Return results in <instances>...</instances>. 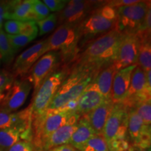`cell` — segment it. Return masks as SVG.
<instances>
[{
  "mask_svg": "<svg viewBox=\"0 0 151 151\" xmlns=\"http://www.w3.org/2000/svg\"><path fill=\"white\" fill-rule=\"evenodd\" d=\"M122 33L116 29L92 41L81 52L73 69H82L98 73L116 59Z\"/></svg>",
  "mask_w": 151,
  "mask_h": 151,
  "instance_id": "obj_1",
  "label": "cell"
},
{
  "mask_svg": "<svg viewBox=\"0 0 151 151\" xmlns=\"http://www.w3.org/2000/svg\"><path fill=\"white\" fill-rule=\"evenodd\" d=\"M128 109L122 103L114 104L104 129L103 136L109 151H128Z\"/></svg>",
  "mask_w": 151,
  "mask_h": 151,
  "instance_id": "obj_2",
  "label": "cell"
},
{
  "mask_svg": "<svg viewBox=\"0 0 151 151\" xmlns=\"http://www.w3.org/2000/svg\"><path fill=\"white\" fill-rule=\"evenodd\" d=\"M97 73L86 69H73L70 75L62 82L47 109H58L70 101L78 99L86 87L95 79Z\"/></svg>",
  "mask_w": 151,
  "mask_h": 151,
  "instance_id": "obj_3",
  "label": "cell"
},
{
  "mask_svg": "<svg viewBox=\"0 0 151 151\" xmlns=\"http://www.w3.org/2000/svg\"><path fill=\"white\" fill-rule=\"evenodd\" d=\"M78 26L71 24H60L53 34L46 39L43 55L50 51H58L63 60L74 58L81 40Z\"/></svg>",
  "mask_w": 151,
  "mask_h": 151,
  "instance_id": "obj_4",
  "label": "cell"
},
{
  "mask_svg": "<svg viewBox=\"0 0 151 151\" xmlns=\"http://www.w3.org/2000/svg\"><path fill=\"white\" fill-rule=\"evenodd\" d=\"M69 71L66 69H62L53 72L45 79L34 95L32 102L29 106L32 117L39 116L46 111L62 82L69 75Z\"/></svg>",
  "mask_w": 151,
  "mask_h": 151,
  "instance_id": "obj_5",
  "label": "cell"
},
{
  "mask_svg": "<svg viewBox=\"0 0 151 151\" xmlns=\"http://www.w3.org/2000/svg\"><path fill=\"white\" fill-rule=\"evenodd\" d=\"M150 8V1H139L134 4L116 9V29L120 33H134L141 26Z\"/></svg>",
  "mask_w": 151,
  "mask_h": 151,
  "instance_id": "obj_6",
  "label": "cell"
},
{
  "mask_svg": "<svg viewBox=\"0 0 151 151\" xmlns=\"http://www.w3.org/2000/svg\"><path fill=\"white\" fill-rule=\"evenodd\" d=\"M106 1L71 0L58 15L60 24H71L78 25L96 9L105 5Z\"/></svg>",
  "mask_w": 151,
  "mask_h": 151,
  "instance_id": "obj_7",
  "label": "cell"
},
{
  "mask_svg": "<svg viewBox=\"0 0 151 151\" xmlns=\"http://www.w3.org/2000/svg\"><path fill=\"white\" fill-rule=\"evenodd\" d=\"M32 89L28 80H14L6 91L0 94V110L14 112L21 107Z\"/></svg>",
  "mask_w": 151,
  "mask_h": 151,
  "instance_id": "obj_8",
  "label": "cell"
},
{
  "mask_svg": "<svg viewBox=\"0 0 151 151\" xmlns=\"http://www.w3.org/2000/svg\"><path fill=\"white\" fill-rule=\"evenodd\" d=\"M139 40L135 33H122L113 65L116 70L137 65Z\"/></svg>",
  "mask_w": 151,
  "mask_h": 151,
  "instance_id": "obj_9",
  "label": "cell"
},
{
  "mask_svg": "<svg viewBox=\"0 0 151 151\" xmlns=\"http://www.w3.org/2000/svg\"><path fill=\"white\" fill-rule=\"evenodd\" d=\"M61 60L59 52L50 51L43 55L32 66L28 81L33 85L34 95L45 79L53 73Z\"/></svg>",
  "mask_w": 151,
  "mask_h": 151,
  "instance_id": "obj_10",
  "label": "cell"
},
{
  "mask_svg": "<svg viewBox=\"0 0 151 151\" xmlns=\"http://www.w3.org/2000/svg\"><path fill=\"white\" fill-rule=\"evenodd\" d=\"M128 136L131 146L139 148H150L151 127L143 123L134 109H128Z\"/></svg>",
  "mask_w": 151,
  "mask_h": 151,
  "instance_id": "obj_11",
  "label": "cell"
},
{
  "mask_svg": "<svg viewBox=\"0 0 151 151\" xmlns=\"http://www.w3.org/2000/svg\"><path fill=\"white\" fill-rule=\"evenodd\" d=\"M116 20L106 19L94 10L89 16L78 24V31L81 39L85 37H95L104 35L113 29H116Z\"/></svg>",
  "mask_w": 151,
  "mask_h": 151,
  "instance_id": "obj_12",
  "label": "cell"
},
{
  "mask_svg": "<svg viewBox=\"0 0 151 151\" xmlns=\"http://www.w3.org/2000/svg\"><path fill=\"white\" fill-rule=\"evenodd\" d=\"M46 39L35 43L32 46L27 48L16 58L13 66V75L15 78L18 76L26 74L32 66L43 55Z\"/></svg>",
  "mask_w": 151,
  "mask_h": 151,
  "instance_id": "obj_13",
  "label": "cell"
},
{
  "mask_svg": "<svg viewBox=\"0 0 151 151\" xmlns=\"http://www.w3.org/2000/svg\"><path fill=\"white\" fill-rule=\"evenodd\" d=\"M80 117L78 113H74L67 123L49 136L43 143L41 151H48L55 147L68 144L71 136L76 129Z\"/></svg>",
  "mask_w": 151,
  "mask_h": 151,
  "instance_id": "obj_14",
  "label": "cell"
},
{
  "mask_svg": "<svg viewBox=\"0 0 151 151\" xmlns=\"http://www.w3.org/2000/svg\"><path fill=\"white\" fill-rule=\"evenodd\" d=\"M95 81L93 80L86 87L78 99L76 113L86 115L95 109L104 101Z\"/></svg>",
  "mask_w": 151,
  "mask_h": 151,
  "instance_id": "obj_15",
  "label": "cell"
},
{
  "mask_svg": "<svg viewBox=\"0 0 151 151\" xmlns=\"http://www.w3.org/2000/svg\"><path fill=\"white\" fill-rule=\"evenodd\" d=\"M137 66L132 65L116 71L111 89V100L114 104L121 102L126 97L129 88L132 73Z\"/></svg>",
  "mask_w": 151,
  "mask_h": 151,
  "instance_id": "obj_16",
  "label": "cell"
},
{
  "mask_svg": "<svg viewBox=\"0 0 151 151\" xmlns=\"http://www.w3.org/2000/svg\"><path fill=\"white\" fill-rule=\"evenodd\" d=\"M22 127L32 131V111L30 106L19 112L0 110V129Z\"/></svg>",
  "mask_w": 151,
  "mask_h": 151,
  "instance_id": "obj_17",
  "label": "cell"
},
{
  "mask_svg": "<svg viewBox=\"0 0 151 151\" xmlns=\"http://www.w3.org/2000/svg\"><path fill=\"white\" fill-rule=\"evenodd\" d=\"M33 1L34 0L9 1V11L6 20L37 22L38 19L32 10Z\"/></svg>",
  "mask_w": 151,
  "mask_h": 151,
  "instance_id": "obj_18",
  "label": "cell"
},
{
  "mask_svg": "<svg viewBox=\"0 0 151 151\" xmlns=\"http://www.w3.org/2000/svg\"><path fill=\"white\" fill-rule=\"evenodd\" d=\"M113 105L114 103L111 99H105L101 105L86 114L96 134L103 135L105 124L111 112Z\"/></svg>",
  "mask_w": 151,
  "mask_h": 151,
  "instance_id": "obj_19",
  "label": "cell"
},
{
  "mask_svg": "<svg viewBox=\"0 0 151 151\" xmlns=\"http://www.w3.org/2000/svg\"><path fill=\"white\" fill-rule=\"evenodd\" d=\"M32 131L22 127L0 129V149L7 151L15 143L20 141L32 142Z\"/></svg>",
  "mask_w": 151,
  "mask_h": 151,
  "instance_id": "obj_20",
  "label": "cell"
},
{
  "mask_svg": "<svg viewBox=\"0 0 151 151\" xmlns=\"http://www.w3.org/2000/svg\"><path fill=\"white\" fill-rule=\"evenodd\" d=\"M95 134L87 115H83L79 118L76 129L71 136L68 144L80 151L87 141Z\"/></svg>",
  "mask_w": 151,
  "mask_h": 151,
  "instance_id": "obj_21",
  "label": "cell"
},
{
  "mask_svg": "<svg viewBox=\"0 0 151 151\" xmlns=\"http://www.w3.org/2000/svg\"><path fill=\"white\" fill-rule=\"evenodd\" d=\"M139 40L137 65L145 73L151 70L150 33L145 32H134Z\"/></svg>",
  "mask_w": 151,
  "mask_h": 151,
  "instance_id": "obj_22",
  "label": "cell"
},
{
  "mask_svg": "<svg viewBox=\"0 0 151 151\" xmlns=\"http://www.w3.org/2000/svg\"><path fill=\"white\" fill-rule=\"evenodd\" d=\"M116 71L114 65L111 64L101 69L94 79L104 99H111L113 81Z\"/></svg>",
  "mask_w": 151,
  "mask_h": 151,
  "instance_id": "obj_23",
  "label": "cell"
},
{
  "mask_svg": "<svg viewBox=\"0 0 151 151\" xmlns=\"http://www.w3.org/2000/svg\"><path fill=\"white\" fill-rule=\"evenodd\" d=\"M144 93L151 94V89L147 86L146 73L137 65L132 73L129 88L126 97Z\"/></svg>",
  "mask_w": 151,
  "mask_h": 151,
  "instance_id": "obj_24",
  "label": "cell"
},
{
  "mask_svg": "<svg viewBox=\"0 0 151 151\" xmlns=\"http://www.w3.org/2000/svg\"><path fill=\"white\" fill-rule=\"evenodd\" d=\"M16 53L9 43L7 34L2 29H0V55L1 61L9 65L14 60Z\"/></svg>",
  "mask_w": 151,
  "mask_h": 151,
  "instance_id": "obj_25",
  "label": "cell"
},
{
  "mask_svg": "<svg viewBox=\"0 0 151 151\" xmlns=\"http://www.w3.org/2000/svg\"><path fill=\"white\" fill-rule=\"evenodd\" d=\"M80 151H109L103 135L95 134L87 141Z\"/></svg>",
  "mask_w": 151,
  "mask_h": 151,
  "instance_id": "obj_26",
  "label": "cell"
},
{
  "mask_svg": "<svg viewBox=\"0 0 151 151\" xmlns=\"http://www.w3.org/2000/svg\"><path fill=\"white\" fill-rule=\"evenodd\" d=\"M37 27H39V36H43L46 34L50 32L55 27L58 23V14H52L49 15L47 18L42 20L36 22Z\"/></svg>",
  "mask_w": 151,
  "mask_h": 151,
  "instance_id": "obj_27",
  "label": "cell"
},
{
  "mask_svg": "<svg viewBox=\"0 0 151 151\" xmlns=\"http://www.w3.org/2000/svg\"><path fill=\"white\" fill-rule=\"evenodd\" d=\"M137 114L142 119L146 126L151 125V99H147L139 104L134 109Z\"/></svg>",
  "mask_w": 151,
  "mask_h": 151,
  "instance_id": "obj_28",
  "label": "cell"
},
{
  "mask_svg": "<svg viewBox=\"0 0 151 151\" xmlns=\"http://www.w3.org/2000/svg\"><path fill=\"white\" fill-rule=\"evenodd\" d=\"M7 37H8L11 47H12L16 52H18L20 49L23 48L24 46H25L30 41L34 40L33 38L25 37V36H22L20 35H7Z\"/></svg>",
  "mask_w": 151,
  "mask_h": 151,
  "instance_id": "obj_29",
  "label": "cell"
},
{
  "mask_svg": "<svg viewBox=\"0 0 151 151\" xmlns=\"http://www.w3.org/2000/svg\"><path fill=\"white\" fill-rule=\"evenodd\" d=\"M38 34H39V29L35 21L22 22L19 35L32 37L35 39L37 38Z\"/></svg>",
  "mask_w": 151,
  "mask_h": 151,
  "instance_id": "obj_30",
  "label": "cell"
},
{
  "mask_svg": "<svg viewBox=\"0 0 151 151\" xmlns=\"http://www.w3.org/2000/svg\"><path fill=\"white\" fill-rule=\"evenodd\" d=\"M32 10L37 16L38 21L47 18L50 13L48 7L40 0H34Z\"/></svg>",
  "mask_w": 151,
  "mask_h": 151,
  "instance_id": "obj_31",
  "label": "cell"
},
{
  "mask_svg": "<svg viewBox=\"0 0 151 151\" xmlns=\"http://www.w3.org/2000/svg\"><path fill=\"white\" fill-rule=\"evenodd\" d=\"M14 80L13 73L6 71H0V94L6 91Z\"/></svg>",
  "mask_w": 151,
  "mask_h": 151,
  "instance_id": "obj_32",
  "label": "cell"
},
{
  "mask_svg": "<svg viewBox=\"0 0 151 151\" xmlns=\"http://www.w3.org/2000/svg\"><path fill=\"white\" fill-rule=\"evenodd\" d=\"M69 1V0H43L42 2L48 7L50 11L60 12L65 8Z\"/></svg>",
  "mask_w": 151,
  "mask_h": 151,
  "instance_id": "obj_33",
  "label": "cell"
},
{
  "mask_svg": "<svg viewBox=\"0 0 151 151\" xmlns=\"http://www.w3.org/2000/svg\"><path fill=\"white\" fill-rule=\"evenodd\" d=\"M95 11L106 19H108L110 20H117L116 9L109 6L107 3L100 8L96 9Z\"/></svg>",
  "mask_w": 151,
  "mask_h": 151,
  "instance_id": "obj_34",
  "label": "cell"
},
{
  "mask_svg": "<svg viewBox=\"0 0 151 151\" xmlns=\"http://www.w3.org/2000/svg\"><path fill=\"white\" fill-rule=\"evenodd\" d=\"M7 151H40L31 141H20L12 146Z\"/></svg>",
  "mask_w": 151,
  "mask_h": 151,
  "instance_id": "obj_35",
  "label": "cell"
},
{
  "mask_svg": "<svg viewBox=\"0 0 151 151\" xmlns=\"http://www.w3.org/2000/svg\"><path fill=\"white\" fill-rule=\"evenodd\" d=\"M22 22L18 21V20H9L6 21L4 24V27L7 35H19L20 26H21Z\"/></svg>",
  "mask_w": 151,
  "mask_h": 151,
  "instance_id": "obj_36",
  "label": "cell"
},
{
  "mask_svg": "<svg viewBox=\"0 0 151 151\" xmlns=\"http://www.w3.org/2000/svg\"><path fill=\"white\" fill-rule=\"evenodd\" d=\"M151 29V9H148V12L145 16L143 21L141 23V26L139 27L136 32H150Z\"/></svg>",
  "mask_w": 151,
  "mask_h": 151,
  "instance_id": "obj_37",
  "label": "cell"
},
{
  "mask_svg": "<svg viewBox=\"0 0 151 151\" xmlns=\"http://www.w3.org/2000/svg\"><path fill=\"white\" fill-rule=\"evenodd\" d=\"M139 1V0H115V1H107V4L115 9H118L119 7L134 4Z\"/></svg>",
  "mask_w": 151,
  "mask_h": 151,
  "instance_id": "obj_38",
  "label": "cell"
},
{
  "mask_svg": "<svg viewBox=\"0 0 151 151\" xmlns=\"http://www.w3.org/2000/svg\"><path fill=\"white\" fill-rule=\"evenodd\" d=\"M9 11V1H0V29L3 26L4 20H6V17Z\"/></svg>",
  "mask_w": 151,
  "mask_h": 151,
  "instance_id": "obj_39",
  "label": "cell"
},
{
  "mask_svg": "<svg viewBox=\"0 0 151 151\" xmlns=\"http://www.w3.org/2000/svg\"><path fill=\"white\" fill-rule=\"evenodd\" d=\"M48 151H79L73 148V146H71L70 144H65L62 145V146L55 147V148H53L50 150Z\"/></svg>",
  "mask_w": 151,
  "mask_h": 151,
  "instance_id": "obj_40",
  "label": "cell"
},
{
  "mask_svg": "<svg viewBox=\"0 0 151 151\" xmlns=\"http://www.w3.org/2000/svg\"><path fill=\"white\" fill-rule=\"evenodd\" d=\"M128 151H150V148H139V147L130 146Z\"/></svg>",
  "mask_w": 151,
  "mask_h": 151,
  "instance_id": "obj_41",
  "label": "cell"
},
{
  "mask_svg": "<svg viewBox=\"0 0 151 151\" xmlns=\"http://www.w3.org/2000/svg\"><path fill=\"white\" fill-rule=\"evenodd\" d=\"M151 70L146 73V84L148 87L149 89H151Z\"/></svg>",
  "mask_w": 151,
  "mask_h": 151,
  "instance_id": "obj_42",
  "label": "cell"
},
{
  "mask_svg": "<svg viewBox=\"0 0 151 151\" xmlns=\"http://www.w3.org/2000/svg\"><path fill=\"white\" fill-rule=\"evenodd\" d=\"M1 55H0V65H1Z\"/></svg>",
  "mask_w": 151,
  "mask_h": 151,
  "instance_id": "obj_43",
  "label": "cell"
},
{
  "mask_svg": "<svg viewBox=\"0 0 151 151\" xmlns=\"http://www.w3.org/2000/svg\"><path fill=\"white\" fill-rule=\"evenodd\" d=\"M0 151H2V150H1V149H0Z\"/></svg>",
  "mask_w": 151,
  "mask_h": 151,
  "instance_id": "obj_44",
  "label": "cell"
}]
</instances>
